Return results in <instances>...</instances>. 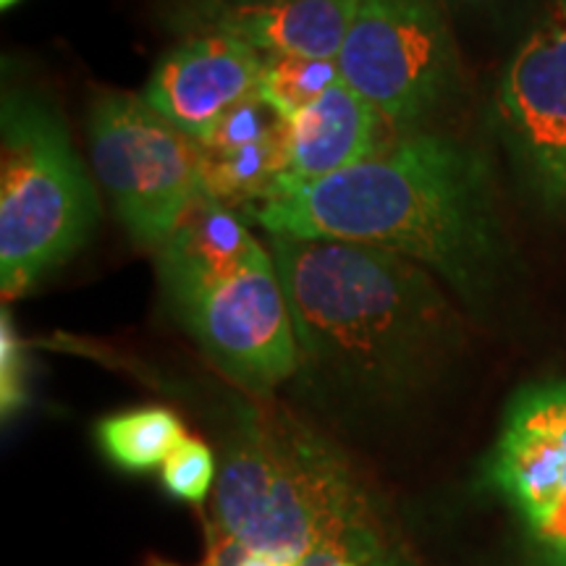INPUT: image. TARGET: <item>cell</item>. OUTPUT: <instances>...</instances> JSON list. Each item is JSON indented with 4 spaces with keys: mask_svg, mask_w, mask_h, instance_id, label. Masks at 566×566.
<instances>
[{
    "mask_svg": "<svg viewBox=\"0 0 566 566\" xmlns=\"http://www.w3.org/2000/svg\"><path fill=\"white\" fill-rule=\"evenodd\" d=\"M271 237L338 239L401 254L478 300L504 271L506 242L488 163L462 139L409 132L346 171L250 205Z\"/></svg>",
    "mask_w": 566,
    "mask_h": 566,
    "instance_id": "1",
    "label": "cell"
},
{
    "mask_svg": "<svg viewBox=\"0 0 566 566\" xmlns=\"http://www.w3.org/2000/svg\"><path fill=\"white\" fill-rule=\"evenodd\" d=\"M300 373L323 391L394 405L433 378L459 317L428 268L338 239L271 237Z\"/></svg>",
    "mask_w": 566,
    "mask_h": 566,
    "instance_id": "2",
    "label": "cell"
},
{
    "mask_svg": "<svg viewBox=\"0 0 566 566\" xmlns=\"http://www.w3.org/2000/svg\"><path fill=\"white\" fill-rule=\"evenodd\" d=\"M208 537L273 566H407L344 451L279 407L237 409L223 438Z\"/></svg>",
    "mask_w": 566,
    "mask_h": 566,
    "instance_id": "3",
    "label": "cell"
},
{
    "mask_svg": "<svg viewBox=\"0 0 566 566\" xmlns=\"http://www.w3.org/2000/svg\"><path fill=\"white\" fill-rule=\"evenodd\" d=\"M101 218L95 187L48 97L6 90L0 103V286L3 300L38 283L87 244Z\"/></svg>",
    "mask_w": 566,
    "mask_h": 566,
    "instance_id": "4",
    "label": "cell"
},
{
    "mask_svg": "<svg viewBox=\"0 0 566 566\" xmlns=\"http://www.w3.org/2000/svg\"><path fill=\"white\" fill-rule=\"evenodd\" d=\"M90 155L97 181L129 237L158 252L208 200L200 142L132 92H101L90 105Z\"/></svg>",
    "mask_w": 566,
    "mask_h": 566,
    "instance_id": "5",
    "label": "cell"
},
{
    "mask_svg": "<svg viewBox=\"0 0 566 566\" xmlns=\"http://www.w3.org/2000/svg\"><path fill=\"white\" fill-rule=\"evenodd\" d=\"M163 294L216 370L244 391L268 396L300 373L292 313L263 242L237 265Z\"/></svg>",
    "mask_w": 566,
    "mask_h": 566,
    "instance_id": "6",
    "label": "cell"
},
{
    "mask_svg": "<svg viewBox=\"0 0 566 566\" xmlns=\"http://www.w3.org/2000/svg\"><path fill=\"white\" fill-rule=\"evenodd\" d=\"M441 0H363L338 53L342 80L386 124L417 132L449 101L459 53Z\"/></svg>",
    "mask_w": 566,
    "mask_h": 566,
    "instance_id": "7",
    "label": "cell"
},
{
    "mask_svg": "<svg viewBox=\"0 0 566 566\" xmlns=\"http://www.w3.org/2000/svg\"><path fill=\"white\" fill-rule=\"evenodd\" d=\"M493 126L537 208L566 212V0H546L493 95Z\"/></svg>",
    "mask_w": 566,
    "mask_h": 566,
    "instance_id": "8",
    "label": "cell"
},
{
    "mask_svg": "<svg viewBox=\"0 0 566 566\" xmlns=\"http://www.w3.org/2000/svg\"><path fill=\"white\" fill-rule=\"evenodd\" d=\"M491 480L556 566H566V380L514 396L491 454Z\"/></svg>",
    "mask_w": 566,
    "mask_h": 566,
    "instance_id": "9",
    "label": "cell"
},
{
    "mask_svg": "<svg viewBox=\"0 0 566 566\" xmlns=\"http://www.w3.org/2000/svg\"><path fill=\"white\" fill-rule=\"evenodd\" d=\"M265 55L223 32H200L163 55L142 90L147 105L202 142L260 90Z\"/></svg>",
    "mask_w": 566,
    "mask_h": 566,
    "instance_id": "10",
    "label": "cell"
},
{
    "mask_svg": "<svg viewBox=\"0 0 566 566\" xmlns=\"http://www.w3.org/2000/svg\"><path fill=\"white\" fill-rule=\"evenodd\" d=\"M363 0H273V3H197L202 32H223L247 42L265 59L338 61Z\"/></svg>",
    "mask_w": 566,
    "mask_h": 566,
    "instance_id": "11",
    "label": "cell"
},
{
    "mask_svg": "<svg viewBox=\"0 0 566 566\" xmlns=\"http://www.w3.org/2000/svg\"><path fill=\"white\" fill-rule=\"evenodd\" d=\"M384 116L344 80L286 122V163L275 189L307 187L373 158ZM273 189V192H275Z\"/></svg>",
    "mask_w": 566,
    "mask_h": 566,
    "instance_id": "12",
    "label": "cell"
},
{
    "mask_svg": "<svg viewBox=\"0 0 566 566\" xmlns=\"http://www.w3.org/2000/svg\"><path fill=\"white\" fill-rule=\"evenodd\" d=\"M258 244L231 205L208 197L184 218L179 229L158 250L163 292L237 265Z\"/></svg>",
    "mask_w": 566,
    "mask_h": 566,
    "instance_id": "13",
    "label": "cell"
},
{
    "mask_svg": "<svg viewBox=\"0 0 566 566\" xmlns=\"http://www.w3.org/2000/svg\"><path fill=\"white\" fill-rule=\"evenodd\" d=\"M97 443L113 464L126 472L163 467L171 451L187 438L176 412L166 407H139L97 422Z\"/></svg>",
    "mask_w": 566,
    "mask_h": 566,
    "instance_id": "14",
    "label": "cell"
},
{
    "mask_svg": "<svg viewBox=\"0 0 566 566\" xmlns=\"http://www.w3.org/2000/svg\"><path fill=\"white\" fill-rule=\"evenodd\" d=\"M336 82H342L338 61L273 55V59H265L258 95L289 122Z\"/></svg>",
    "mask_w": 566,
    "mask_h": 566,
    "instance_id": "15",
    "label": "cell"
},
{
    "mask_svg": "<svg viewBox=\"0 0 566 566\" xmlns=\"http://www.w3.org/2000/svg\"><path fill=\"white\" fill-rule=\"evenodd\" d=\"M160 478L174 499L202 504L216 480V457L210 446L187 436L160 467Z\"/></svg>",
    "mask_w": 566,
    "mask_h": 566,
    "instance_id": "16",
    "label": "cell"
},
{
    "mask_svg": "<svg viewBox=\"0 0 566 566\" xmlns=\"http://www.w3.org/2000/svg\"><path fill=\"white\" fill-rule=\"evenodd\" d=\"M0 401L3 417L17 415L27 401V359L9 307L0 315Z\"/></svg>",
    "mask_w": 566,
    "mask_h": 566,
    "instance_id": "17",
    "label": "cell"
},
{
    "mask_svg": "<svg viewBox=\"0 0 566 566\" xmlns=\"http://www.w3.org/2000/svg\"><path fill=\"white\" fill-rule=\"evenodd\" d=\"M446 9H454L457 13L475 19H501L514 9L516 0H441Z\"/></svg>",
    "mask_w": 566,
    "mask_h": 566,
    "instance_id": "18",
    "label": "cell"
},
{
    "mask_svg": "<svg viewBox=\"0 0 566 566\" xmlns=\"http://www.w3.org/2000/svg\"><path fill=\"white\" fill-rule=\"evenodd\" d=\"M17 3H19V0H0V9H3V11H9L11 6H17Z\"/></svg>",
    "mask_w": 566,
    "mask_h": 566,
    "instance_id": "19",
    "label": "cell"
},
{
    "mask_svg": "<svg viewBox=\"0 0 566 566\" xmlns=\"http://www.w3.org/2000/svg\"><path fill=\"white\" fill-rule=\"evenodd\" d=\"M231 3H273V0H231Z\"/></svg>",
    "mask_w": 566,
    "mask_h": 566,
    "instance_id": "20",
    "label": "cell"
}]
</instances>
